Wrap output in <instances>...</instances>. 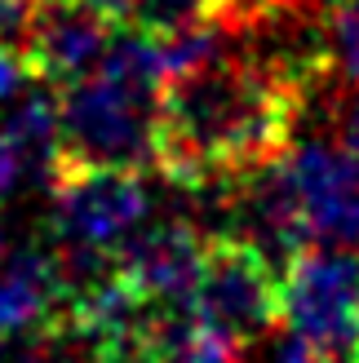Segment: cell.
Masks as SVG:
<instances>
[{"label":"cell","instance_id":"cell-1","mask_svg":"<svg viewBox=\"0 0 359 363\" xmlns=\"http://www.w3.org/2000/svg\"><path fill=\"white\" fill-rule=\"evenodd\" d=\"M306 102V89L253 58L236 35L218 58L169 80L155 173L191 195L240 182L293 151Z\"/></svg>","mask_w":359,"mask_h":363},{"label":"cell","instance_id":"cell-2","mask_svg":"<svg viewBox=\"0 0 359 363\" xmlns=\"http://www.w3.org/2000/svg\"><path fill=\"white\" fill-rule=\"evenodd\" d=\"M284 328L328 363H359V252L306 244L280 275Z\"/></svg>","mask_w":359,"mask_h":363},{"label":"cell","instance_id":"cell-3","mask_svg":"<svg viewBox=\"0 0 359 363\" xmlns=\"http://www.w3.org/2000/svg\"><path fill=\"white\" fill-rule=\"evenodd\" d=\"M284 270L266 257L258 244L240 235H209L204 270L195 284L191 311L213 333L236 341L240 350L271 337L275 323H284V297H280Z\"/></svg>","mask_w":359,"mask_h":363},{"label":"cell","instance_id":"cell-4","mask_svg":"<svg viewBox=\"0 0 359 363\" xmlns=\"http://www.w3.org/2000/svg\"><path fill=\"white\" fill-rule=\"evenodd\" d=\"M53 244L120 248L147 222V182L142 169H62L49 182Z\"/></svg>","mask_w":359,"mask_h":363},{"label":"cell","instance_id":"cell-5","mask_svg":"<svg viewBox=\"0 0 359 363\" xmlns=\"http://www.w3.org/2000/svg\"><path fill=\"white\" fill-rule=\"evenodd\" d=\"M311 240L359 248V155L342 142L306 138L284 155Z\"/></svg>","mask_w":359,"mask_h":363},{"label":"cell","instance_id":"cell-6","mask_svg":"<svg viewBox=\"0 0 359 363\" xmlns=\"http://www.w3.org/2000/svg\"><path fill=\"white\" fill-rule=\"evenodd\" d=\"M116 252H120V279L133 293L160 306H191L200 270H204L209 235L195 222L173 217V222L138 226Z\"/></svg>","mask_w":359,"mask_h":363},{"label":"cell","instance_id":"cell-7","mask_svg":"<svg viewBox=\"0 0 359 363\" xmlns=\"http://www.w3.org/2000/svg\"><path fill=\"white\" fill-rule=\"evenodd\" d=\"M116 23L120 18L94 5H80V0H45L23 53L31 76L45 80L49 89H67L84 80L106 58V49L116 40Z\"/></svg>","mask_w":359,"mask_h":363},{"label":"cell","instance_id":"cell-8","mask_svg":"<svg viewBox=\"0 0 359 363\" xmlns=\"http://www.w3.org/2000/svg\"><path fill=\"white\" fill-rule=\"evenodd\" d=\"M62 311L58 257L45 244H27L0 266V337H40Z\"/></svg>","mask_w":359,"mask_h":363},{"label":"cell","instance_id":"cell-9","mask_svg":"<svg viewBox=\"0 0 359 363\" xmlns=\"http://www.w3.org/2000/svg\"><path fill=\"white\" fill-rule=\"evenodd\" d=\"M58 102L49 94H27L9 111V120L0 124V142L13 151V160L23 164V177H53L58 169Z\"/></svg>","mask_w":359,"mask_h":363},{"label":"cell","instance_id":"cell-10","mask_svg":"<svg viewBox=\"0 0 359 363\" xmlns=\"http://www.w3.org/2000/svg\"><path fill=\"white\" fill-rule=\"evenodd\" d=\"M324 31L337 71L359 84V0H324Z\"/></svg>","mask_w":359,"mask_h":363},{"label":"cell","instance_id":"cell-11","mask_svg":"<svg viewBox=\"0 0 359 363\" xmlns=\"http://www.w3.org/2000/svg\"><path fill=\"white\" fill-rule=\"evenodd\" d=\"M40 5H45V0H0V49L27 53V40L35 31Z\"/></svg>","mask_w":359,"mask_h":363},{"label":"cell","instance_id":"cell-12","mask_svg":"<svg viewBox=\"0 0 359 363\" xmlns=\"http://www.w3.org/2000/svg\"><path fill=\"white\" fill-rule=\"evenodd\" d=\"M337 142L359 155V84H350V94L337 106Z\"/></svg>","mask_w":359,"mask_h":363},{"label":"cell","instance_id":"cell-13","mask_svg":"<svg viewBox=\"0 0 359 363\" xmlns=\"http://www.w3.org/2000/svg\"><path fill=\"white\" fill-rule=\"evenodd\" d=\"M31 76V67L23 53H13V49H0V98H9L23 89V80Z\"/></svg>","mask_w":359,"mask_h":363},{"label":"cell","instance_id":"cell-14","mask_svg":"<svg viewBox=\"0 0 359 363\" xmlns=\"http://www.w3.org/2000/svg\"><path fill=\"white\" fill-rule=\"evenodd\" d=\"M271 363H328L324 354H319L311 341H302V337H284L280 346H275V354H271Z\"/></svg>","mask_w":359,"mask_h":363},{"label":"cell","instance_id":"cell-15","mask_svg":"<svg viewBox=\"0 0 359 363\" xmlns=\"http://www.w3.org/2000/svg\"><path fill=\"white\" fill-rule=\"evenodd\" d=\"M18 182H23V164H18L13 151L5 147V142H0V204H5V199L13 195Z\"/></svg>","mask_w":359,"mask_h":363},{"label":"cell","instance_id":"cell-16","mask_svg":"<svg viewBox=\"0 0 359 363\" xmlns=\"http://www.w3.org/2000/svg\"><path fill=\"white\" fill-rule=\"evenodd\" d=\"M31 341H23V337H0V363H27L31 359Z\"/></svg>","mask_w":359,"mask_h":363},{"label":"cell","instance_id":"cell-17","mask_svg":"<svg viewBox=\"0 0 359 363\" xmlns=\"http://www.w3.org/2000/svg\"><path fill=\"white\" fill-rule=\"evenodd\" d=\"M80 5H94V9H102V13H111V18H120V23H124V9H129V0H80Z\"/></svg>","mask_w":359,"mask_h":363},{"label":"cell","instance_id":"cell-18","mask_svg":"<svg viewBox=\"0 0 359 363\" xmlns=\"http://www.w3.org/2000/svg\"><path fill=\"white\" fill-rule=\"evenodd\" d=\"M0 266H5V235H0Z\"/></svg>","mask_w":359,"mask_h":363},{"label":"cell","instance_id":"cell-19","mask_svg":"<svg viewBox=\"0 0 359 363\" xmlns=\"http://www.w3.org/2000/svg\"><path fill=\"white\" fill-rule=\"evenodd\" d=\"M319 5H324V0H319Z\"/></svg>","mask_w":359,"mask_h":363}]
</instances>
